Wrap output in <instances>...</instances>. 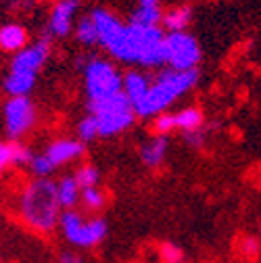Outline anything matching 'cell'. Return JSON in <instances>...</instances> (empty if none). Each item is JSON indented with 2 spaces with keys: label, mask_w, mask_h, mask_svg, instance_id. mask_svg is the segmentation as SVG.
<instances>
[{
  "label": "cell",
  "mask_w": 261,
  "mask_h": 263,
  "mask_svg": "<svg viewBox=\"0 0 261 263\" xmlns=\"http://www.w3.org/2000/svg\"><path fill=\"white\" fill-rule=\"evenodd\" d=\"M107 52L123 65H140L148 69L165 67V31L161 27L125 23Z\"/></svg>",
  "instance_id": "cell-1"
},
{
  "label": "cell",
  "mask_w": 261,
  "mask_h": 263,
  "mask_svg": "<svg viewBox=\"0 0 261 263\" xmlns=\"http://www.w3.org/2000/svg\"><path fill=\"white\" fill-rule=\"evenodd\" d=\"M73 36L84 46H99V36H96V27H94V21L90 15L78 19V23L73 27Z\"/></svg>",
  "instance_id": "cell-22"
},
{
  "label": "cell",
  "mask_w": 261,
  "mask_h": 263,
  "mask_svg": "<svg viewBox=\"0 0 261 263\" xmlns=\"http://www.w3.org/2000/svg\"><path fill=\"white\" fill-rule=\"evenodd\" d=\"M163 21V11L161 7H144V5H136L129 23L140 25V27H161Z\"/></svg>",
  "instance_id": "cell-21"
},
{
  "label": "cell",
  "mask_w": 261,
  "mask_h": 263,
  "mask_svg": "<svg viewBox=\"0 0 261 263\" xmlns=\"http://www.w3.org/2000/svg\"><path fill=\"white\" fill-rule=\"evenodd\" d=\"M82 76H84V90L88 96V103L103 101V98L123 92V73L109 59L88 57Z\"/></svg>",
  "instance_id": "cell-5"
},
{
  "label": "cell",
  "mask_w": 261,
  "mask_h": 263,
  "mask_svg": "<svg viewBox=\"0 0 261 263\" xmlns=\"http://www.w3.org/2000/svg\"><path fill=\"white\" fill-rule=\"evenodd\" d=\"M34 86H36V76H25L17 71H9L3 82V88L9 96H29Z\"/></svg>",
  "instance_id": "cell-19"
},
{
  "label": "cell",
  "mask_w": 261,
  "mask_h": 263,
  "mask_svg": "<svg viewBox=\"0 0 261 263\" xmlns=\"http://www.w3.org/2000/svg\"><path fill=\"white\" fill-rule=\"evenodd\" d=\"M73 178H76V182L80 184L82 190H84V188H94V186H99V182H101L99 170H96L94 165H90V163H86V165H80V167L76 170Z\"/></svg>",
  "instance_id": "cell-25"
},
{
  "label": "cell",
  "mask_w": 261,
  "mask_h": 263,
  "mask_svg": "<svg viewBox=\"0 0 261 263\" xmlns=\"http://www.w3.org/2000/svg\"><path fill=\"white\" fill-rule=\"evenodd\" d=\"M31 153L27 146L11 140V142H0V176L13 165H29L31 163Z\"/></svg>",
  "instance_id": "cell-15"
},
{
  "label": "cell",
  "mask_w": 261,
  "mask_h": 263,
  "mask_svg": "<svg viewBox=\"0 0 261 263\" xmlns=\"http://www.w3.org/2000/svg\"><path fill=\"white\" fill-rule=\"evenodd\" d=\"M88 113H92L96 121H99L101 138H111L121 134V132L132 127L138 117L134 105L129 103V98L123 92L103 98V101L88 103Z\"/></svg>",
  "instance_id": "cell-4"
},
{
  "label": "cell",
  "mask_w": 261,
  "mask_h": 263,
  "mask_svg": "<svg viewBox=\"0 0 261 263\" xmlns=\"http://www.w3.org/2000/svg\"><path fill=\"white\" fill-rule=\"evenodd\" d=\"M61 203L57 196V182L48 178H36L23 186L19 194L21 219L40 234H48L59 226Z\"/></svg>",
  "instance_id": "cell-2"
},
{
  "label": "cell",
  "mask_w": 261,
  "mask_h": 263,
  "mask_svg": "<svg viewBox=\"0 0 261 263\" xmlns=\"http://www.w3.org/2000/svg\"><path fill=\"white\" fill-rule=\"evenodd\" d=\"M54 263H86L78 253H73V251H65V253H61L59 257H57V261Z\"/></svg>",
  "instance_id": "cell-30"
},
{
  "label": "cell",
  "mask_w": 261,
  "mask_h": 263,
  "mask_svg": "<svg viewBox=\"0 0 261 263\" xmlns=\"http://www.w3.org/2000/svg\"><path fill=\"white\" fill-rule=\"evenodd\" d=\"M50 57V36H42L40 40L27 44L23 50H19L17 54H13L11 61V69L9 71H17V73H25V76H36L38 71L46 65Z\"/></svg>",
  "instance_id": "cell-9"
},
{
  "label": "cell",
  "mask_w": 261,
  "mask_h": 263,
  "mask_svg": "<svg viewBox=\"0 0 261 263\" xmlns=\"http://www.w3.org/2000/svg\"><path fill=\"white\" fill-rule=\"evenodd\" d=\"M0 261H3V259H0Z\"/></svg>",
  "instance_id": "cell-32"
},
{
  "label": "cell",
  "mask_w": 261,
  "mask_h": 263,
  "mask_svg": "<svg viewBox=\"0 0 261 263\" xmlns=\"http://www.w3.org/2000/svg\"><path fill=\"white\" fill-rule=\"evenodd\" d=\"M82 205H84V209L86 211H101L103 207H105V203H107V196H105V192L99 188V186H94V188H84L82 190V201H80Z\"/></svg>",
  "instance_id": "cell-24"
},
{
  "label": "cell",
  "mask_w": 261,
  "mask_h": 263,
  "mask_svg": "<svg viewBox=\"0 0 261 263\" xmlns=\"http://www.w3.org/2000/svg\"><path fill=\"white\" fill-rule=\"evenodd\" d=\"M192 21V7L190 5H176L163 11V21L161 27L163 31H186Z\"/></svg>",
  "instance_id": "cell-17"
},
{
  "label": "cell",
  "mask_w": 261,
  "mask_h": 263,
  "mask_svg": "<svg viewBox=\"0 0 261 263\" xmlns=\"http://www.w3.org/2000/svg\"><path fill=\"white\" fill-rule=\"evenodd\" d=\"M27 44H29V34H27L25 25H21L17 21H9V23L0 25V50L3 52L17 54Z\"/></svg>",
  "instance_id": "cell-13"
},
{
  "label": "cell",
  "mask_w": 261,
  "mask_h": 263,
  "mask_svg": "<svg viewBox=\"0 0 261 263\" xmlns=\"http://www.w3.org/2000/svg\"><path fill=\"white\" fill-rule=\"evenodd\" d=\"M240 245H243V253H245V255H249V257H257V255H259V245H257L255 238L247 236V238H243Z\"/></svg>",
  "instance_id": "cell-29"
},
{
  "label": "cell",
  "mask_w": 261,
  "mask_h": 263,
  "mask_svg": "<svg viewBox=\"0 0 261 263\" xmlns=\"http://www.w3.org/2000/svg\"><path fill=\"white\" fill-rule=\"evenodd\" d=\"M76 134H78V140H82L84 144L101 138V132H99V121L92 113H88L86 117H82L78 121V127H76Z\"/></svg>",
  "instance_id": "cell-23"
},
{
  "label": "cell",
  "mask_w": 261,
  "mask_h": 263,
  "mask_svg": "<svg viewBox=\"0 0 261 263\" xmlns=\"http://www.w3.org/2000/svg\"><path fill=\"white\" fill-rule=\"evenodd\" d=\"M59 228L65 240L71 247H80V249H92L96 245H101L109 232V226L103 217L84 219V215L76 209H67L61 213Z\"/></svg>",
  "instance_id": "cell-6"
},
{
  "label": "cell",
  "mask_w": 261,
  "mask_h": 263,
  "mask_svg": "<svg viewBox=\"0 0 261 263\" xmlns=\"http://www.w3.org/2000/svg\"><path fill=\"white\" fill-rule=\"evenodd\" d=\"M5 129L11 140L23 138L36 123V105L29 96H11L3 107Z\"/></svg>",
  "instance_id": "cell-8"
},
{
  "label": "cell",
  "mask_w": 261,
  "mask_h": 263,
  "mask_svg": "<svg viewBox=\"0 0 261 263\" xmlns=\"http://www.w3.org/2000/svg\"><path fill=\"white\" fill-rule=\"evenodd\" d=\"M78 11H80L78 0H54L48 13L46 34L50 38H67L76 27Z\"/></svg>",
  "instance_id": "cell-10"
},
{
  "label": "cell",
  "mask_w": 261,
  "mask_h": 263,
  "mask_svg": "<svg viewBox=\"0 0 261 263\" xmlns=\"http://www.w3.org/2000/svg\"><path fill=\"white\" fill-rule=\"evenodd\" d=\"M174 119H176V129H182V134L205 127V115L199 107H184L178 113H174Z\"/></svg>",
  "instance_id": "cell-20"
},
{
  "label": "cell",
  "mask_w": 261,
  "mask_h": 263,
  "mask_svg": "<svg viewBox=\"0 0 261 263\" xmlns=\"http://www.w3.org/2000/svg\"><path fill=\"white\" fill-rule=\"evenodd\" d=\"M57 196H59V203H61L63 211L76 209V205L82 201V188L73 176H63L57 182Z\"/></svg>",
  "instance_id": "cell-18"
},
{
  "label": "cell",
  "mask_w": 261,
  "mask_h": 263,
  "mask_svg": "<svg viewBox=\"0 0 261 263\" xmlns=\"http://www.w3.org/2000/svg\"><path fill=\"white\" fill-rule=\"evenodd\" d=\"M159 261L161 263H184V251L174 242H163L159 247Z\"/></svg>",
  "instance_id": "cell-26"
},
{
  "label": "cell",
  "mask_w": 261,
  "mask_h": 263,
  "mask_svg": "<svg viewBox=\"0 0 261 263\" xmlns=\"http://www.w3.org/2000/svg\"><path fill=\"white\" fill-rule=\"evenodd\" d=\"M153 129H155V136H167L170 132H174L176 129L174 113H161L153 117Z\"/></svg>",
  "instance_id": "cell-27"
},
{
  "label": "cell",
  "mask_w": 261,
  "mask_h": 263,
  "mask_svg": "<svg viewBox=\"0 0 261 263\" xmlns=\"http://www.w3.org/2000/svg\"><path fill=\"white\" fill-rule=\"evenodd\" d=\"M167 148H170L167 136H153L140 146V161L146 167H159L167 157Z\"/></svg>",
  "instance_id": "cell-16"
},
{
  "label": "cell",
  "mask_w": 261,
  "mask_h": 263,
  "mask_svg": "<svg viewBox=\"0 0 261 263\" xmlns=\"http://www.w3.org/2000/svg\"><path fill=\"white\" fill-rule=\"evenodd\" d=\"M201 46L188 31H165V67L178 71L197 69L201 63Z\"/></svg>",
  "instance_id": "cell-7"
},
{
  "label": "cell",
  "mask_w": 261,
  "mask_h": 263,
  "mask_svg": "<svg viewBox=\"0 0 261 263\" xmlns=\"http://www.w3.org/2000/svg\"><path fill=\"white\" fill-rule=\"evenodd\" d=\"M199 84V71H178L172 67H163L155 80L151 82L148 94L144 96V101L136 107L138 117H157L161 113H165L180 96H184L188 90H192Z\"/></svg>",
  "instance_id": "cell-3"
},
{
  "label": "cell",
  "mask_w": 261,
  "mask_h": 263,
  "mask_svg": "<svg viewBox=\"0 0 261 263\" xmlns=\"http://www.w3.org/2000/svg\"><path fill=\"white\" fill-rule=\"evenodd\" d=\"M5 3H19V0H5Z\"/></svg>",
  "instance_id": "cell-31"
},
{
  "label": "cell",
  "mask_w": 261,
  "mask_h": 263,
  "mask_svg": "<svg viewBox=\"0 0 261 263\" xmlns=\"http://www.w3.org/2000/svg\"><path fill=\"white\" fill-rule=\"evenodd\" d=\"M184 142H186L188 146H192V148H203L205 142H207V132H205V127L186 132V134H184Z\"/></svg>",
  "instance_id": "cell-28"
},
{
  "label": "cell",
  "mask_w": 261,
  "mask_h": 263,
  "mask_svg": "<svg viewBox=\"0 0 261 263\" xmlns=\"http://www.w3.org/2000/svg\"><path fill=\"white\" fill-rule=\"evenodd\" d=\"M151 82L153 80L140 69H129L127 73H123V94L129 98V103L134 105V109L144 101V96L148 94Z\"/></svg>",
  "instance_id": "cell-14"
},
{
  "label": "cell",
  "mask_w": 261,
  "mask_h": 263,
  "mask_svg": "<svg viewBox=\"0 0 261 263\" xmlns=\"http://www.w3.org/2000/svg\"><path fill=\"white\" fill-rule=\"evenodd\" d=\"M84 148H86L84 142L78 138H57L44 148L42 155L48 159V163L54 170H59L61 165L78 161L84 155Z\"/></svg>",
  "instance_id": "cell-11"
},
{
  "label": "cell",
  "mask_w": 261,
  "mask_h": 263,
  "mask_svg": "<svg viewBox=\"0 0 261 263\" xmlns=\"http://www.w3.org/2000/svg\"><path fill=\"white\" fill-rule=\"evenodd\" d=\"M92 21H94V27H96V36H99V46L101 48H109L113 44V40L121 34L123 29V21L109 9H94L90 13Z\"/></svg>",
  "instance_id": "cell-12"
}]
</instances>
